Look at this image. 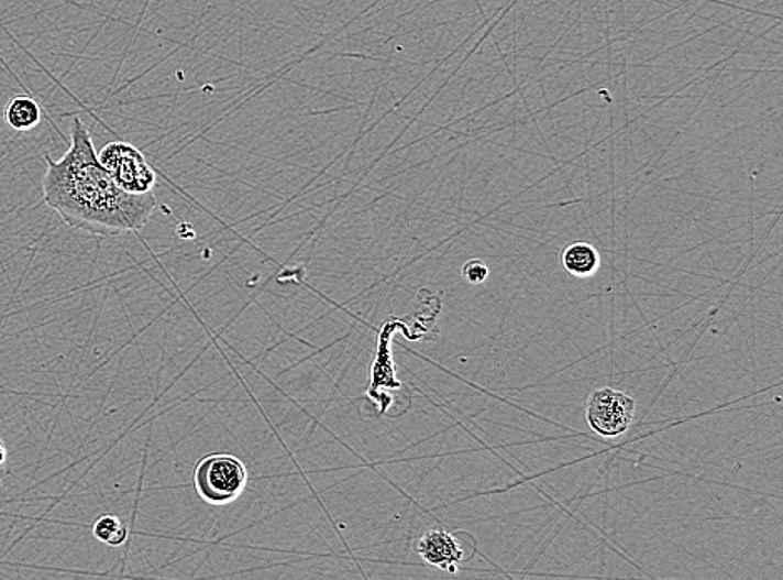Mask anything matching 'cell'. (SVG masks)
I'll list each match as a JSON object with an SVG mask.
<instances>
[{
	"label": "cell",
	"instance_id": "6da1fadb",
	"mask_svg": "<svg viewBox=\"0 0 783 580\" xmlns=\"http://www.w3.org/2000/svg\"><path fill=\"white\" fill-rule=\"evenodd\" d=\"M42 198L76 230L118 237L143 230L156 211L154 193L131 195L99 163L92 136L80 118L70 124V146L59 161L44 154Z\"/></svg>",
	"mask_w": 783,
	"mask_h": 580
},
{
	"label": "cell",
	"instance_id": "7a4b0ae2",
	"mask_svg": "<svg viewBox=\"0 0 783 580\" xmlns=\"http://www.w3.org/2000/svg\"><path fill=\"white\" fill-rule=\"evenodd\" d=\"M247 485L246 466L231 453L202 457L195 469V486L209 505H228L243 495Z\"/></svg>",
	"mask_w": 783,
	"mask_h": 580
},
{
	"label": "cell",
	"instance_id": "3957f363",
	"mask_svg": "<svg viewBox=\"0 0 783 580\" xmlns=\"http://www.w3.org/2000/svg\"><path fill=\"white\" fill-rule=\"evenodd\" d=\"M99 163L106 167L119 188L131 195L154 193L157 183L156 171L147 163L143 151L124 143L112 141L98 153Z\"/></svg>",
	"mask_w": 783,
	"mask_h": 580
},
{
	"label": "cell",
	"instance_id": "277c9868",
	"mask_svg": "<svg viewBox=\"0 0 783 580\" xmlns=\"http://www.w3.org/2000/svg\"><path fill=\"white\" fill-rule=\"evenodd\" d=\"M635 415V400L615 389H600L589 395L586 420L602 437H620L628 430Z\"/></svg>",
	"mask_w": 783,
	"mask_h": 580
},
{
	"label": "cell",
	"instance_id": "5b68a950",
	"mask_svg": "<svg viewBox=\"0 0 783 580\" xmlns=\"http://www.w3.org/2000/svg\"><path fill=\"white\" fill-rule=\"evenodd\" d=\"M424 562L448 572H456V563L463 559V549L450 532L443 528L428 530L417 546Z\"/></svg>",
	"mask_w": 783,
	"mask_h": 580
},
{
	"label": "cell",
	"instance_id": "8992f818",
	"mask_svg": "<svg viewBox=\"0 0 783 580\" xmlns=\"http://www.w3.org/2000/svg\"><path fill=\"white\" fill-rule=\"evenodd\" d=\"M4 119L14 131H32L41 124L42 109L31 96H15L5 106Z\"/></svg>",
	"mask_w": 783,
	"mask_h": 580
},
{
	"label": "cell",
	"instance_id": "52a82bcc",
	"mask_svg": "<svg viewBox=\"0 0 783 580\" xmlns=\"http://www.w3.org/2000/svg\"><path fill=\"white\" fill-rule=\"evenodd\" d=\"M563 266L573 276H592L600 266V254L589 243H573L563 251Z\"/></svg>",
	"mask_w": 783,
	"mask_h": 580
},
{
	"label": "cell",
	"instance_id": "ba28073f",
	"mask_svg": "<svg viewBox=\"0 0 783 580\" xmlns=\"http://www.w3.org/2000/svg\"><path fill=\"white\" fill-rule=\"evenodd\" d=\"M92 534L99 543L119 547L128 539V527L114 515H102L92 527Z\"/></svg>",
	"mask_w": 783,
	"mask_h": 580
},
{
	"label": "cell",
	"instance_id": "9c48e42d",
	"mask_svg": "<svg viewBox=\"0 0 783 580\" xmlns=\"http://www.w3.org/2000/svg\"><path fill=\"white\" fill-rule=\"evenodd\" d=\"M462 273L470 285H482L488 278L489 270L482 260H468L463 264Z\"/></svg>",
	"mask_w": 783,
	"mask_h": 580
},
{
	"label": "cell",
	"instance_id": "30bf717a",
	"mask_svg": "<svg viewBox=\"0 0 783 580\" xmlns=\"http://www.w3.org/2000/svg\"><path fill=\"white\" fill-rule=\"evenodd\" d=\"M5 460H8V449H5L4 441L0 440V467L4 466Z\"/></svg>",
	"mask_w": 783,
	"mask_h": 580
}]
</instances>
